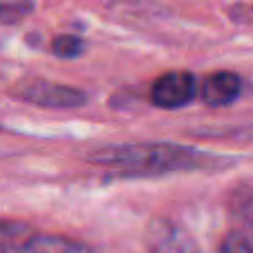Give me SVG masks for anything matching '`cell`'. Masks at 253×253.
I'll return each instance as SVG.
<instances>
[{
    "label": "cell",
    "mask_w": 253,
    "mask_h": 253,
    "mask_svg": "<svg viewBox=\"0 0 253 253\" xmlns=\"http://www.w3.org/2000/svg\"><path fill=\"white\" fill-rule=\"evenodd\" d=\"M91 160L100 162V165L118 167L125 173L156 175L171 173V171L200 169V167H205V160H209V158L189 147H178V144L169 142H149L100 149L91 156Z\"/></svg>",
    "instance_id": "6da1fadb"
},
{
    "label": "cell",
    "mask_w": 253,
    "mask_h": 253,
    "mask_svg": "<svg viewBox=\"0 0 253 253\" xmlns=\"http://www.w3.org/2000/svg\"><path fill=\"white\" fill-rule=\"evenodd\" d=\"M11 93L20 100L38 107H47V109H76V107H83L87 102V96L80 89L49 83V80L42 78L20 80Z\"/></svg>",
    "instance_id": "7a4b0ae2"
},
{
    "label": "cell",
    "mask_w": 253,
    "mask_h": 253,
    "mask_svg": "<svg viewBox=\"0 0 253 253\" xmlns=\"http://www.w3.org/2000/svg\"><path fill=\"white\" fill-rule=\"evenodd\" d=\"M220 253H253L251 251V245L249 240H247L242 233H229L227 238H224L222 247H220Z\"/></svg>",
    "instance_id": "ba28073f"
},
{
    "label": "cell",
    "mask_w": 253,
    "mask_h": 253,
    "mask_svg": "<svg viewBox=\"0 0 253 253\" xmlns=\"http://www.w3.org/2000/svg\"><path fill=\"white\" fill-rule=\"evenodd\" d=\"M51 49L58 58H78L84 51V42L78 36H58Z\"/></svg>",
    "instance_id": "8992f818"
},
{
    "label": "cell",
    "mask_w": 253,
    "mask_h": 253,
    "mask_svg": "<svg viewBox=\"0 0 253 253\" xmlns=\"http://www.w3.org/2000/svg\"><path fill=\"white\" fill-rule=\"evenodd\" d=\"M27 11H31V0H0V20L4 22H13Z\"/></svg>",
    "instance_id": "52a82bcc"
},
{
    "label": "cell",
    "mask_w": 253,
    "mask_h": 253,
    "mask_svg": "<svg viewBox=\"0 0 253 253\" xmlns=\"http://www.w3.org/2000/svg\"><path fill=\"white\" fill-rule=\"evenodd\" d=\"M0 253H96L89 245L62 236H34L25 242H0Z\"/></svg>",
    "instance_id": "277c9868"
},
{
    "label": "cell",
    "mask_w": 253,
    "mask_h": 253,
    "mask_svg": "<svg viewBox=\"0 0 253 253\" xmlns=\"http://www.w3.org/2000/svg\"><path fill=\"white\" fill-rule=\"evenodd\" d=\"M27 227L18 222H9V220H0V242H16L25 236Z\"/></svg>",
    "instance_id": "9c48e42d"
},
{
    "label": "cell",
    "mask_w": 253,
    "mask_h": 253,
    "mask_svg": "<svg viewBox=\"0 0 253 253\" xmlns=\"http://www.w3.org/2000/svg\"><path fill=\"white\" fill-rule=\"evenodd\" d=\"M196 96L198 83L189 71H167L151 87V102L160 109H180Z\"/></svg>",
    "instance_id": "3957f363"
},
{
    "label": "cell",
    "mask_w": 253,
    "mask_h": 253,
    "mask_svg": "<svg viewBox=\"0 0 253 253\" xmlns=\"http://www.w3.org/2000/svg\"><path fill=\"white\" fill-rule=\"evenodd\" d=\"M242 78L233 71H213L200 84V98L209 107H227L240 98Z\"/></svg>",
    "instance_id": "5b68a950"
}]
</instances>
